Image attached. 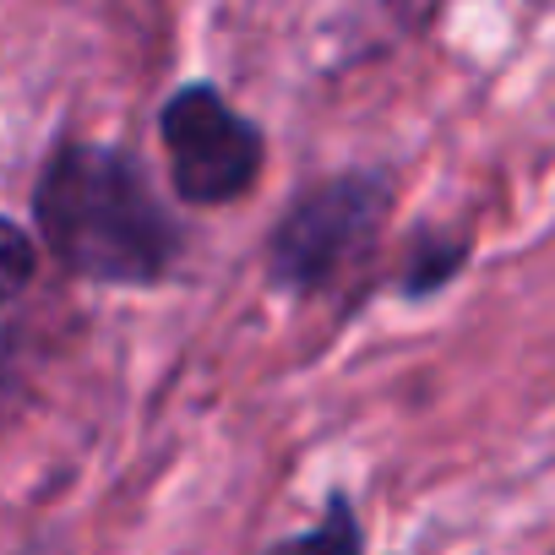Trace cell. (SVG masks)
I'll return each mask as SVG.
<instances>
[{"label":"cell","mask_w":555,"mask_h":555,"mask_svg":"<svg viewBox=\"0 0 555 555\" xmlns=\"http://www.w3.org/2000/svg\"><path fill=\"white\" fill-rule=\"evenodd\" d=\"M34 212L50 256L93 284H158L180 250L169 207L115 147H61L34 191Z\"/></svg>","instance_id":"6da1fadb"},{"label":"cell","mask_w":555,"mask_h":555,"mask_svg":"<svg viewBox=\"0 0 555 555\" xmlns=\"http://www.w3.org/2000/svg\"><path fill=\"white\" fill-rule=\"evenodd\" d=\"M387 218V180L382 175H338L317 191H306L284 223L272 229V278L284 289H327L376 245V229Z\"/></svg>","instance_id":"7a4b0ae2"},{"label":"cell","mask_w":555,"mask_h":555,"mask_svg":"<svg viewBox=\"0 0 555 555\" xmlns=\"http://www.w3.org/2000/svg\"><path fill=\"white\" fill-rule=\"evenodd\" d=\"M158 131H164V153H169L175 196L191 202V207H229L261 175L256 126L207 82L180 88L164 104Z\"/></svg>","instance_id":"3957f363"},{"label":"cell","mask_w":555,"mask_h":555,"mask_svg":"<svg viewBox=\"0 0 555 555\" xmlns=\"http://www.w3.org/2000/svg\"><path fill=\"white\" fill-rule=\"evenodd\" d=\"M34 267H39V250L28 240V229L0 218V311H7L28 284H34Z\"/></svg>","instance_id":"277c9868"},{"label":"cell","mask_w":555,"mask_h":555,"mask_svg":"<svg viewBox=\"0 0 555 555\" xmlns=\"http://www.w3.org/2000/svg\"><path fill=\"white\" fill-rule=\"evenodd\" d=\"M278 555H360V528H354L349 506H333L322 528L300 533L295 544H284Z\"/></svg>","instance_id":"5b68a950"},{"label":"cell","mask_w":555,"mask_h":555,"mask_svg":"<svg viewBox=\"0 0 555 555\" xmlns=\"http://www.w3.org/2000/svg\"><path fill=\"white\" fill-rule=\"evenodd\" d=\"M17 333H0V414H7V398H17Z\"/></svg>","instance_id":"8992f818"}]
</instances>
